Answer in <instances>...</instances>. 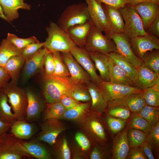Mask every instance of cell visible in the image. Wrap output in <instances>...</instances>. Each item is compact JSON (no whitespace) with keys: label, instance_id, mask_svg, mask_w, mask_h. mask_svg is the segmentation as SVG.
I'll return each mask as SVG.
<instances>
[{"label":"cell","instance_id":"cell-1","mask_svg":"<svg viewBox=\"0 0 159 159\" xmlns=\"http://www.w3.org/2000/svg\"><path fill=\"white\" fill-rule=\"evenodd\" d=\"M43 80L42 91L47 103L59 101L64 96L72 97L75 84L70 77H62L44 74Z\"/></svg>","mask_w":159,"mask_h":159},{"label":"cell","instance_id":"cell-2","mask_svg":"<svg viewBox=\"0 0 159 159\" xmlns=\"http://www.w3.org/2000/svg\"><path fill=\"white\" fill-rule=\"evenodd\" d=\"M48 37L44 47L51 52H69L75 44L67 31L60 27L57 24L51 22L47 28Z\"/></svg>","mask_w":159,"mask_h":159},{"label":"cell","instance_id":"cell-3","mask_svg":"<svg viewBox=\"0 0 159 159\" xmlns=\"http://www.w3.org/2000/svg\"><path fill=\"white\" fill-rule=\"evenodd\" d=\"M1 89L6 95L17 120H25L28 105L26 90L11 82L7 83Z\"/></svg>","mask_w":159,"mask_h":159},{"label":"cell","instance_id":"cell-4","mask_svg":"<svg viewBox=\"0 0 159 159\" xmlns=\"http://www.w3.org/2000/svg\"><path fill=\"white\" fill-rule=\"evenodd\" d=\"M91 20L86 3L80 2L67 6L61 13L57 25L67 31L70 27Z\"/></svg>","mask_w":159,"mask_h":159},{"label":"cell","instance_id":"cell-5","mask_svg":"<svg viewBox=\"0 0 159 159\" xmlns=\"http://www.w3.org/2000/svg\"><path fill=\"white\" fill-rule=\"evenodd\" d=\"M124 22V32L130 39L148 33L144 29L142 20L132 5L127 4L119 9Z\"/></svg>","mask_w":159,"mask_h":159},{"label":"cell","instance_id":"cell-6","mask_svg":"<svg viewBox=\"0 0 159 159\" xmlns=\"http://www.w3.org/2000/svg\"><path fill=\"white\" fill-rule=\"evenodd\" d=\"M22 140L6 132L0 136V159H22L33 157L21 146Z\"/></svg>","mask_w":159,"mask_h":159},{"label":"cell","instance_id":"cell-7","mask_svg":"<svg viewBox=\"0 0 159 159\" xmlns=\"http://www.w3.org/2000/svg\"><path fill=\"white\" fill-rule=\"evenodd\" d=\"M84 48L88 52L97 51L106 54L117 52L113 40L106 37L95 25L88 36Z\"/></svg>","mask_w":159,"mask_h":159},{"label":"cell","instance_id":"cell-8","mask_svg":"<svg viewBox=\"0 0 159 159\" xmlns=\"http://www.w3.org/2000/svg\"><path fill=\"white\" fill-rule=\"evenodd\" d=\"M95 85L107 102L132 93L142 92L143 91L134 87L110 81H102Z\"/></svg>","mask_w":159,"mask_h":159},{"label":"cell","instance_id":"cell-9","mask_svg":"<svg viewBox=\"0 0 159 159\" xmlns=\"http://www.w3.org/2000/svg\"><path fill=\"white\" fill-rule=\"evenodd\" d=\"M90 19L94 25L111 39L112 33L107 21L105 13L101 4L96 0H85Z\"/></svg>","mask_w":159,"mask_h":159},{"label":"cell","instance_id":"cell-10","mask_svg":"<svg viewBox=\"0 0 159 159\" xmlns=\"http://www.w3.org/2000/svg\"><path fill=\"white\" fill-rule=\"evenodd\" d=\"M129 42L133 53L141 60L146 52L159 49V38L150 34L130 39Z\"/></svg>","mask_w":159,"mask_h":159},{"label":"cell","instance_id":"cell-11","mask_svg":"<svg viewBox=\"0 0 159 159\" xmlns=\"http://www.w3.org/2000/svg\"><path fill=\"white\" fill-rule=\"evenodd\" d=\"M61 54L69 70L70 77L75 84L87 85L91 81L88 74L79 64L70 52H62Z\"/></svg>","mask_w":159,"mask_h":159},{"label":"cell","instance_id":"cell-12","mask_svg":"<svg viewBox=\"0 0 159 159\" xmlns=\"http://www.w3.org/2000/svg\"><path fill=\"white\" fill-rule=\"evenodd\" d=\"M129 39L124 33H113L111 36V39L116 45L117 53L130 62L137 68L142 64L143 62L132 51Z\"/></svg>","mask_w":159,"mask_h":159},{"label":"cell","instance_id":"cell-13","mask_svg":"<svg viewBox=\"0 0 159 159\" xmlns=\"http://www.w3.org/2000/svg\"><path fill=\"white\" fill-rule=\"evenodd\" d=\"M79 64L88 74L91 81L95 84L102 80L97 74L96 68L89 52L84 47L74 46L69 52Z\"/></svg>","mask_w":159,"mask_h":159},{"label":"cell","instance_id":"cell-14","mask_svg":"<svg viewBox=\"0 0 159 159\" xmlns=\"http://www.w3.org/2000/svg\"><path fill=\"white\" fill-rule=\"evenodd\" d=\"M146 105L142 92L132 93L108 102V107L119 106L124 107L133 113L137 114Z\"/></svg>","mask_w":159,"mask_h":159},{"label":"cell","instance_id":"cell-15","mask_svg":"<svg viewBox=\"0 0 159 159\" xmlns=\"http://www.w3.org/2000/svg\"><path fill=\"white\" fill-rule=\"evenodd\" d=\"M45 120L40 125L41 131L38 139L53 145L58 135L64 130L61 126L57 119L51 118Z\"/></svg>","mask_w":159,"mask_h":159},{"label":"cell","instance_id":"cell-16","mask_svg":"<svg viewBox=\"0 0 159 159\" xmlns=\"http://www.w3.org/2000/svg\"><path fill=\"white\" fill-rule=\"evenodd\" d=\"M49 52L45 48H42L34 55L25 60L24 68L25 80H28L43 70L44 60Z\"/></svg>","mask_w":159,"mask_h":159},{"label":"cell","instance_id":"cell-17","mask_svg":"<svg viewBox=\"0 0 159 159\" xmlns=\"http://www.w3.org/2000/svg\"><path fill=\"white\" fill-rule=\"evenodd\" d=\"M94 26L91 20L69 27L67 31L72 42L77 46L84 47L88 36Z\"/></svg>","mask_w":159,"mask_h":159},{"label":"cell","instance_id":"cell-18","mask_svg":"<svg viewBox=\"0 0 159 159\" xmlns=\"http://www.w3.org/2000/svg\"><path fill=\"white\" fill-rule=\"evenodd\" d=\"M132 6L140 16L144 29L146 31L149 25L159 16V4L141 3Z\"/></svg>","mask_w":159,"mask_h":159},{"label":"cell","instance_id":"cell-19","mask_svg":"<svg viewBox=\"0 0 159 159\" xmlns=\"http://www.w3.org/2000/svg\"><path fill=\"white\" fill-rule=\"evenodd\" d=\"M28 100L25 120L29 122L37 121L44 108V103L40 97L30 90H26Z\"/></svg>","mask_w":159,"mask_h":159},{"label":"cell","instance_id":"cell-20","mask_svg":"<svg viewBox=\"0 0 159 159\" xmlns=\"http://www.w3.org/2000/svg\"><path fill=\"white\" fill-rule=\"evenodd\" d=\"M138 76L134 87L141 90L159 84V75L142 64L137 68Z\"/></svg>","mask_w":159,"mask_h":159},{"label":"cell","instance_id":"cell-21","mask_svg":"<svg viewBox=\"0 0 159 159\" xmlns=\"http://www.w3.org/2000/svg\"><path fill=\"white\" fill-rule=\"evenodd\" d=\"M105 13L109 25L112 33H124V21L119 9L101 4Z\"/></svg>","mask_w":159,"mask_h":159},{"label":"cell","instance_id":"cell-22","mask_svg":"<svg viewBox=\"0 0 159 159\" xmlns=\"http://www.w3.org/2000/svg\"><path fill=\"white\" fill-rule=\"evenodd\" d=\"M11 132L14 136L20 140L31 138L37 131V125L25 120H17L11 127Z\"/></svg>","mask_w":159,"mask_h":159},{"label":"cell","instance_id":"cell-23","mask_svg":"<svg viewBox=\"0 0 159 159\" xmlns=\"http://www.w3.org/2000/svg\"><path fill=\"white\" fill-rule=\"evenodd\" d=\"M24 1V0H0V4L4 14L9 22L18 18L19 9L30 10L31 5L25 3Z\"/></svg>","mask_w":159,"mask_h":159},{"label":"cell","instance_id":"cell-24","mask_svg":"<svg viewBox=\"0 0 159 159\" xmlns=\"http://www.w3.org/2000/svg\"><path fill=\"white\" fill-rule=\"evenodd\" d=\"M108 71L110 82L134 87L133 82L126 72L109 57Z\"/></svg>","mask_w":159,"mask_h":159},{"label":"cell","instance_id":"cell-25","mask_svg":"<svg viewBox=\"0 0 159 159\" xmlns=\"http://www.w3.org/2000/svg\"><path fill=\"white\" fill-rule=\"evenodd\" d=\"M127 130L119 133L114 138L112 146V158L115 159L126 158L130 150L127 138Z\"/></svg>","mask_w":159,"mask_h":159},{"label":"cell","instance_id":"cell-26","mask_svg":"<svg viewBox=\"0 0 159 159\" xmlns=\"http://www.w3.org/2000/svg\"><path fill=\"white\" fill-rule=\"evenodd\" d=\"M92 60L98 70L102 81H110L108 71L109 57L107 54L97 52H88Z\"/></svg>","mask_w":159,"mask_h":159},{"label":"cell","instance_id":"cell-27","mask_svg":"<svg viewBox=\"0 0 159 159\" xmlns=\"http://www.w3.org/2000/svg\"><path fill=\"white\" fill-rule=\"evenodd\" d=\"M21 148L26 153L33 157L38 159H49L51 155L47 149L36 140L28 142L22 141Z\"/></svg>","mask_w":159,"mask_h":159},{"label":"cell","instance_id":"cell-28","mask_svg":"<svg viewBox=\"0 0 159 159\" xmlns=\"http://www.w3.org/2000/svg\"><path fill=\"white\" fill-rule=\"evenodd\" d=\"M92 101V109L98 112H103L108 106V102L96 85L92 81L87 85Z\"/></svg>","mask_w":159,"mask_h":159},{"label":"cell","instance_id":"cell-29","mask_svg":"<svg viewBox=\"0 0 159 159\" xmlns=\"http://www.w3.org/2000/svg\"><path fill=\"white\" fill-rule=\"evenodd\" d=\"M21 55L15 56L10 58L4 67L10 77L11 82L16 84L19 76L20 72L25 62Z\"/></svg>","mask_w":159,"mask_h":159},{"label":"cell","instance_id":"cell-30","mask_svg":"<svg viewBox=\"0 0 159 159\" xmlns=\"http://www.w3.org/2000/svg\"><path fill=\"white\" fill-rule=\"evenodd\" d=\"M22 49H19L6 38L3 39L0 44V65L4 67L11 57L21 55Z\"/></svg>","mask_w":159,"mask_h":159},{"label":"cell","instance_id":"cell-31","mask_svg":"<svg viewBox=\"0 0 159 159\" xmlns=\"http://www.w3.org/2000/svg\"><path fill=\"white\" fill-rule=\"evenodd\" d=\"M107 55L126 72L134 84L138 76L137 68L135 66L117 53L112 52Z\"/></svg>","mask_w":159,"mask_h":159},{"label":"cell","instance_id":"cell-32","mask_svg":"<svg viewBox=\"0 0 159 159\" xmlns=\"http://www.w3.org/2000/svg\"><path fill=\"white\" fill-rule=\"evenodd\" d=\"M8 102L6 95L1 89H0V120L12 124L17 119Z\"/></svg>","mask_w":159,"mask_h":159},{"label":"cell","instance_id":"cell-33","mask_svg":"<svg viewBox=\"0 0 159 159\" xmlns=\"http://www.w3.org/2000/svg\"><path fill=\"white\" fill-rule=\"evenodd\" d=\"M142 64L159 75V49L146 52L141 59Z\"/></svg>","mask_w":159,"mask_h":159},{"label":"cell","instance_id":"cell-34","mask_svg":"<svg viewBox=\"0 0 159 159\" xmlns=\"http://www.w3.org/2000/svg\"><path fill=\"white\" fill-rule=\"evenodd\" d=\"M152 126L147 120L138 114H132L128 122V129L141 130L147 135L150 132Z\"/></svg>","mask_w":159,"mask_h":159},{"label":"cell","instance_id":"cell-35","mask_svg":"<svg viewBox=\"0 0 159 159\" xmlns=\"http://www.w3.org/2000/svg\"><path fill=\"white\" fill-rule=\"evenodd\" d=\"M44 118V120L51 118H61L66 108L60 101L51 103H47Z\"/></svg>","mask_w":159,"mask_h":159},{"label":"cell","instance_id":"cell-36","mask_svg":"<svg viewBox=\"0 0 159 159\" xmlns=\"http://www.w3.org/2000/svg\"><path fill=\"white\" fill-rule=\"evenodd\" d=\"M127 135L128 144L131 148L140 146L146 140L147 134L140 130L128 129Z\"/></svg>","mask_w":159,"mask_h":159},{"label":"cell","instance_id":"cell-37","mask_svg":"<svg viewBox=\"0 0 159 159\" xmlns=\"http://www.w3.org/2000/svg\"><path fill=\"white\" fill-rule=\"evenodd\" d=\"M52 53L55 64L54 70L52 75L62 77H69V73L63 61L61 52H56Z\"/></svg>","mask_w":159,"mask_h":159},{"label":"cell","instance_id":"cell-38","mask_svg":"<svg viewBox=\"0 0 159 159\" xmlns=\"http://www.w3.org/2000/svg\"><path fill=\"white\" fill-rule=\"evenodd\" d=\"M138 114L147 120L152 126L159 121L158 107L147 105L142 109Z\"/></svg>","mask_w":159,"mask_h":159},{"label":"cell","instance_id":"cell-39","mask_svg":"<svg viewBox=\"0 0 159 159\" xmlns=\"http://www.w3.org/2000/svg\"><path fill=\"white\" fill-rule=\"evenodd\" d=\"M72 97L78 101L86 102L91 100L87 85L75 84L74 87Z\"/></svg>","mask_w":159,"mask_h":159},{"label":"cell","instance_id":"cell-40","mask_svg":"<svg viewBox=\"0 0 159 159\" xmlns=\"http://www.w3.org/2000/svg\"><path fill=\"white\" fill-rule=\"evenodd\" d=\"M142 93L147 105L153 107H159V90L153 87H148L143 89Z\"/></svg>","mask_w":159,"mask_h":159},{"label":"cell","instance_id":"cell-41","mask_svg":"<svg viewBox=\"0 0 159 159\" xmlns=\"http://www.w3.org/2000/svg\"><path fill=\"white\" fill-rule=\"evenodd\" d=\"M89 105V103H80L73 108L66 110L61 118L69 120L77 119L85 112Z\"/></svg>","mask_w":159,"mask_h":159},{"label":"cell","instance_id":"cell-42","mask_svg":"<svg viewBox=\"0 0 159 159\" xmlns=\"http://www.w3.org/2000/svg\"><path fill=\"white\" fill-rule=\"evenodd\" d=\"M6 38L18 48L22 49L29 44L39 42L34 36L25 38H21L9 33H8Z\"/></svg>","mask_w":159,"mask_h":159},{"label":"cell","instance_id":"cell-43","mask_svg":"<svg viewBox=\"0 0 159 159\" xmlns=\"http://www.w3.org/2000/svg\"><path fill=\"white\" fill-rule=\"evenodd\" d=\"M44 42H39L28 45L22 49L21 55L25 60L35 54L40 49L44 47Z\"/></svg>","mask_w":159,"mask_h":159},{"label":"cell","instance_id":"cell-44","mask_svg":"<svg viewBox=\"0 0 159 159\" xmlns=\"http://www.w3.org/2000/svg\"><path fill=\"white\" fill-rule=\"evenodd\" d=\"M108 107L109 114L112 117L125 120L130 116V111L127 108L119 106Z\"/></svg>","mask_w":159,"mask_h":159},{"label":"cell","instance_id":"cell-45","mask_svg":"<svg viewBox=\"0 0 159 159\" xmlns=\"http://www.w3.org/2000/svg\"><path fill=\"white\" fill-rule=\"evenodd\" d=\"M146 141L151 146L158 147L159 145V122L152 126L150 132L147 135Z\"/></svg>","mask_w":159,"mask_h":159},{"label":"cell","instance_id":"cell-46","mask_svg":"<svg viewBox=\"0 0 159 159\" xmlns=\"http://www.w3.org/2000/svg\"><path fill=\"white\" fill-rule=\"evenodd\" d=\"M107 121L110 130L114 133H117L120 131L126 123L124 119L112 116L108 117Z\"/></svg>","mask_w":159,"mask_h":159},{"label":"cell","instance_id":"cell-47","mask_svg":"<svg viewBox=\"0 0 159 159\" xmlns=\"http://www.w3.org/2000/svg\"><path fill=\"white\" fill-rule=\"evenodd\" d=\"M90 125L92 131L97 137L102 140H105V130L100 122L96 120H93L90 121Z\"/></svg>","mask_w":159,"mask_h":159},{"label":"cell","instance_id":"cell-48","mask_svg":"<svg viewBox=\"0 0 159 159\" xmlns=\"http://www.w3.org/2000/svg\"><path fill=\"white\" fill-rule=\"evenodd\" d=\"M45 74L52 75L54 70L55 64L52 53L49 52L46 55L44 63Z\"/></svg>","mask_w":159,"mask_h":159},{"label":"cell","instance_id":"cell-49","mask_svg":"<svg viewBox=\"0 0 159 159\" xmlns=\"http://www.w3.org/2000/svg\"><path fill=\"white\" fill-rule=\"evenodd\" d=\"M147 158L141 148L135 147L131 148L126 158L130 159H147Z\"/></svg>","mask_w":159,"mask_h":159},{"label":"cell","instance_id":"cell-50","mask_svg":"<svg viewBox=\"0 0 159 159\" xmlns=\"http://www.w3.org/2000/svg\"><path fill=\"white\" fill-rule=\"evenodd\" d=\"M75 140L78 144L83 150H87L90 147V143L87 138L82 133L77 132L75 136Z\"/></svg>","mask_w":159,"mask_h":159},{"label":"cell","instance_id":"cell-51","mask_svg":"<svg viewBox=\"0 0 159 159\" xmlns=\"http://www.w3.org/2000/svg\"><path fill=\"white\" fill-rule=\"evenodd\" d=\"M59 101L64 106L66 110L73 108L80 103L79 101L67 96L62 97Z\"/></svg>","mask_w":159,"mask_h":159},{"label":"cell","instance_id":"cell-52","mask_svg":"<svg viewBox=\"0 0 159 159\" xmlns=\"http://www.w3.org/2000/svg\"><path fill=\"white\" fill-rule=\"evenodd\" d=\"M97 2L113 6L117 9L123 7L128 3L127 0H96Z\"/></svg>","mask_w":159,"mask_h":159},{"label":"cell","instance_id":"cell-53","mask_svg":"<svg viewBox=\"0 0 159 159\" xmlns=\"http://www.w3.org/2000/svg\"><path fill=\"white\" fill-rule=\"evenodd\" d=\"M146 32L159 38V16L149 25Z\"/></svg>","mask_w":159,"mask_h":159},{"label":"cell","instance_id":"cell-54","mask_svg":"<svg viewBox=\"0 0 159 159\" xmlns=\"http://www.w3.org/2000/svg\"><path fill=\"white\" fill-rule=\"evenodd\" d=\"M60 157L63 159H69L71 158L70 150L66 140L64 138L60 152Z\"/></svg>","mask_w":159,"mask_h":159},{"label":"cell","instance_id":"cell-55","mask_svg":"<svg viewBox=\"0 0 159 159\" xmlns=\"http://www.w3.org/2000/svg\"><path fill=\"white\" fill-rule=\"evenodd\" d=\"M10 79V76L4 68L3 67H0V89L9 82Z\"/></svg>","mask_w":159,"mask_h":159},{"label":"cell","instance_id":"cell-56","mask_svg":"<svg viewBox=\"0 0 159 159\" xmlns=\"http://www.w3.org/2000/svg\"><path fill=\"white\" fill-rule=\"evenodd\" d=\"M140 146L143 152L148 159H155L152 153V146L149 143L146 141Z\"/></svg>","mask_w":159,"mask_h":159},{"label":"cell","instance_id":"cell-57","mask_svg":"<svg viewBox=\"0 0 159 159\" xmlns=\"http://www.w3.org/2000/svg\"><path fill=\"white\" fill-rule=\"evenodd\" d=\"M11 124L5 122L0 120V136L8 131L10 128Z\"/></svg>","mask_w":159,"mask_h":159},{"label":"cell","instance_id":"cell-58","mask_svg":"<svg viewBox=\"0 0 159 159\" xmlns=\"http://www.w3.org/2000/svg\"><path fill=\"white\" fill-rule=\"evenodd\" d=\"M103 155L98 148L95 147L90 155L91 159H100L103 158Z\"/></svg>","mask_w":159,"mask_h":159},{"label":"cell","instance_id":"cell-59","mask_svg":"<svg viewBox=\"0 0 159 159\" xmlns=\"http://www.w3.org/2000/svg\"><path fill=\"white\" fill-rule=\"evenodd\" d=\"M128 4L132 5L141 3L152 2L159 4V0H127Z\"/></svg>","mask_w":159,"mask_h":159},{"label":"cell","instance_id":"cell-60","mask_svg":"<svg viewBox=\"0 0 159 159\" xmlns=\"http://www.w3.org/2000/svg\"><path fill=\"white\" fill-rule=\"evenodd\" d=\"M0 17L3 19L5 20L6 21L8 22V21L7 20L5 16V15L4 14L3 9H2V7L1 6V5L0 4Z\"/></svg>","mask_w":159,"mask_h":159},{"label":"cell","instance_id":"cell-61","mask_svg":"<svg viewBox=\"0 0 159 159\" xmlns=\"http://www.w3.org/2000/svg\"><path fill=\"white\" fill-rule=\"evenodd\" d=\"M1 65H0V67H1Z\"/></svg>","mask_w":159,"mask_h":159}]
</instances>
